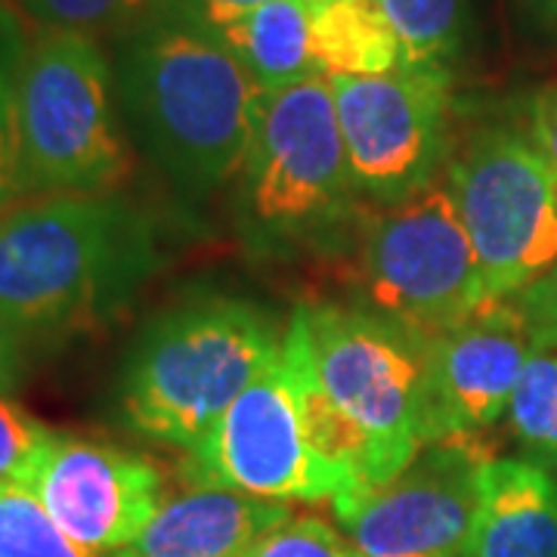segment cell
I'll return each mask as SVG.
<instances>
[{"label":"cell","mask_w":557,"mask_h":557,"mask_svg":"<svg viewBox=\"0 0 557 557\" xmlns=\"http://www.w3.org/2000/svg\"><path fill=\"white\" fill-rule=\"evenodd\" d=\"M28 347L13 332V325L0 317V394L13 397L22 387V381L28 375Z\"/></svg>","instance_id":"obj_26"},{"label":"cell","mask_w":557,"mask_h":557,"mask_svg":"<svg viewBox=\"0 0 557 557\" xmlns=\"http://www.w3.org/2000/svg\"><path fill=\"white\" fill-rule=\"evenodd\" d=\"M28 490L65 536L109 557L124 552L168 498L156 458L62 431L47 446Z\"/></svg>","instance_id":"obj_13"},{"label":"cell","mask_w":557,"mask_h":557,"mask_svg":"<svg viewBox=\"0 0 557 557\" xmlns=\"http://www.w3.org/2000/svg\"><path fill=\"white\" fill-rule=\"evenodd\" d=\"M127 137L183 199L239 174L258 87L220 35L177 7L109 44Z\"/></svg>","instance_id":"obj_2"},{"label":"cell","mask_w":557,"mask_h":557,"mask_svg":"<svg viewBox=\"0 0 557 557\" xmlns=\"http://www.w3.org/2000/svg\"><path fill=\"white\" fill-rule=\"evenodd\" d=\"M391 22L406 65L443 69L461 53L465 0H375Z\"/></svg>","instance_id":"obj_20"},{"label":"cell","mask_w":557,"mask_h":557,"mask_svg":"<svg viewBox=\"0 0 557 557\" xmlns=\"http://www.w3.org/2000/svg\"><path fill=\"white\" fill-rule=\"evenodd\" d=\"M508 300L523 319L533 347L557 350V263Z\"/></svg>","instance_id":"obj_25"},{"label":"cell","mask_w":557,"mask_h":557,"mask_svg":"<svg viewBox=\"0 0 557 557\" xmlns=\"http://www.w3.org/2000/svg\"><path fill=\"white\" fill-rule=\"evenodd\" d=\"M159 267L156 220L119 193L25 199L0 214V317L32 357L119 322Z\"/></svg>","instance_id":"obj_1"},{"label":"cell","mask_w":557,"mask_h":557,"mask_svg":"<svg viewBox=\"0 0 557 557\" xmlns=\"http://www.w3.org/2000/svg\"><path fill=\"white\" fill-rule=\"evenodd\" d=\"M536 354L511 300H493L474 317L424 338L418 391L421 446L480 437L511 403L523 366Z\"/></svg>","instance_id":"obj_12"},{"label":"cell","mask_w":557,"mask_h":557,"mask_svg":"<svg viewBox=\"0 0 557 557\" xmlns=\"http://www.w3.org/2000/svg\"><path fill=\"white\" fill-rule=\"evenodd\" d=\"M304 3H325V0H304Z\"/></svg>","instance_id":"obj_30"},{"label":"cell","mask_w":557,"mask_h":557,"mask_svg":"<svg viewBox=\"0 0 557 557\" xmlns=\"http://www.w3.org/2000/svg\"><path fill=\"white\" fill-rule=\"evenodd\" d=\"M218 35L258 90L322 78L310 44V7L304 0H270L218 28Z\"/></svg>","instance_id":"obj_16"},{"label":"cell","mask_w":557,"mask_h":557,"mask_svg":"<svg viewBox=\"0 0 557 557\" xmlns=\"http://www.w3.org/2000/svg\"><path fill=\"white\" fill-rule=\"evenodd\" d=\"M490 458L480 437L424 443L391 483L332 511L366 557H468Z\"/></svg>","instance_id":"obj_10"},{"label":"cell","mask_w":557,"mask_h":557,"mask_svg":"<svg viewBox=\"0 0 557 557\" xmlns=\"http://www.w3.org/2000/svg\"><path fill=\"white\" fill-rule=\"evenodd\" d=\"M0 557H109L60 530L28 486L0 483Z\"/></svg>","instance_id":"obj_22"},{"label":"cell","mask_w":557,"mask_h":557,"mask_svg":"<svg viewBox=\"0 0 557 557\" xmlns=\"http://www.w3.org/2000/svg\"><path fill=\"white\" fill-rule=\"evenodd\" d=\"M523 20L557 50V0H518Z\"/></svg>","instance_id":"obj_29"},{"label":"cell","mask_w":557,"mask_h":557,"mask_svg":"<svg viewBox=\"0 0 557 557\" xmlns=\"http://www.w3.org/2000/svg\"><path fill=\"white\" fill-rule=\"evenodd\" d=\"M530 137H533V143L542 149V156L552 161V168L557 171V81L548 84L533 100Z\"/></svg>","instance_id":"obj_27"},{"label":"cell","mask_w":557,"mask_h":557,"mask_svg":"<svg viewBox=\"0 0 557 557\" xmlns=\"http://www.w3.org/2000/svg\"><path fill=\"white\" fill-rule=\"evenodd\" d=\"M295 313L325 394L369 443L379 490L421 449L418 391L424 338L357 304H304Z\"/></svg>","instance_id":"obj_8"},{"label":"cell","mask_w":557,"mask_h":557,"mask_svg":"<svg viewBox=\"0 0 557 557\" xmlns=\"http://www.w3.org/2000/svg\"><path fill=\"white\" fill-rule=\"evenodd\" d=\"M236 180L239 226L255 248L325 239L354 218L359 189L329 78L260 90Z\"/></svg>","instance_id":"obj_5"},{"label":"cell","mask_w":557,"mask_h":557,"mask_svg":"<svg viewBox=\"0 0 557 557\" xmlns=\"http://www.w3.org/2000/svg\"><path fill=\"white\" fill-rule=\"evenodd\" d=\"M446 189L490 300H508L557 263V171L530 131L493 124L456 146Z\"/></svg>","instance_id":"obj_7"},{"label":"cell","mask_w":557,"mask_h":557,"mask_svg":"<svg viewBox=\"0 0 557 557\" xmlns=\"http://www.w3.org/2000/svg\"><path fill=\"white\" fill-rule=\"evenodd\" d=\"M20 161L25 199L119 193L131 174V137L102 40L78 32H38L28 40Z\"/></svg>","instance_id":"obj_4"},{"label":"cell","mask_w":557,"mask_h":557,"mask_svg":"<svg viewBox=\"0 0 557 557\" xmlns=\"http://www.w3.org/2000/svg\"><path fill=\"white\" fill-rule=\"evenodd\" d=\"M505 424L527 461L557 471V350H536L523 366Z\"/></svg>","instance_id":"obj_19"},{"label":"cell","mask_w":557,"mask_h":557,"mask_svg":"<svg viewBox=\"0 0 557 557\" xmlns=\"http://www.w3.org/2000/svg\"><path fill=\"white\" fill-rule=\"evenodd\" d=\"M25 50V25L0 3V214L25 201L20 161V72Z\"/></svg>","instance_id":"obj_21"},{"label":"cell","mask_w":557,"mask_h":557,"mask_svg":"<svg viewBox=\"0 0 557 557\" xmlns=\"http://www.w3.org/2000/svg\"><path fill=\"white\" fill-rule=\"evenodd\" d=\"M245 557H366L344 530L313 515H292L251 545Z\"/></svg>","instance_id":"obj_24"},{"label":"cell","mask_w":557,"mask_h":557,"mask_svg":"<svg viewBox=\"0 0 557 557\" xmlns=\"http://www.w3.org/2000/svg\"><path fill=\"white\" fill-rule=\"evenodd\" d=\"M285 329L260 304L226 295L168 307L124 357L115 391L121 424L189 456L276 359Z\"/></svg>","instance_id":"obj_3"},{"label":"cell","mask_w":557,"mask_h":557,"mask_svg":"<svg viewBox=\"0 0 557 557\" xmlns=\"http://www.w3.org/2000/svg\"><path fill=\"white\" fill-rule=\"evenodd\" d=\"M359 196L381 208L412 199L453 159V81L443 69L329 78Z\"/></svg>","instance_id":"obj_9"},{"label":"cell","mask_w":557,"mask_h":557,"mask_svg":"<svg viewBox=\"0 0 557 557\" xmlns=\"http://www.w3.org/2000/svg\"><path fill=\"white\" fill-rule=\"evenodd\" d=\"M292 515L285 502L189 483L183 493L164 498L146 530L112 557H245L263 533Z\"/></svg>","instance_id":"obj_14"},{"label":"cell","mask_w":557,"mask_h":557,"mask_svg":"<svg viewBox=\"0 0 557 557\" xmlns=\"http://www.w3.org/2000/svg\"><path fill=\"white\" fill-rule=\"evenodd\" d=\"M20 20L38 32H78L97 40H112L146 22L186 7L183 0H3Z\"/></svg>","instance_id":"obj_18"},{"label":"cell","mask_w":557,"mask_h":557,"mask_svg":"<svg viewBox=\"0 0 557 557\" xmlns=\"http://www.w3.org/2000/svg\"><path fill=\"white\" fill-rule=\"evenodd\" d=\"M468 557H557V478L548 468L486 461Z\"/></svg>","instance_id":"obj_15"},{"label":"cell","mask_w":557,"mask_h":557,"mask_svg":"<svg viewBox=\"0 0 557 557\" xmlns=\"http://www.w3.org/2000/svg\"><path fill=\"white\" fill-rule=\"evenodd\" d=\"M310 7V44L322 78H366L403 65L399 40L375 0H325Z\"/></svg>","instance_id":"obj_17"},{"label":"cell","mask_w":557,"mask_h":557,"mask_svg":"<svg viewBox=\"0 0 557 557\" xmlns=\"http://www.w3.org/2000/svg\"><path fill=\"white\" fill-rule=\"evenodd\" d=\"M53 437V428L25 412L13 397L0 394V483L32 486Z\"/></svg>","instance_id":"obj_23"},{"label":"cell","mask_w":557,"mask_h":557,"mask_svg":"<svg viewBox=\"0 0 557 557\" xmlns=\"http://www.w3.org/2000/svg\"><path fill=\"white\" fill-rule=\"evenodd\" d=\"M186 483H214L270 502H335L338 480L313 456L285 350L220 416L183 461Z\"/></svg>","instance_id":"obj_11"},{"label":"cell","mask_w":557,"mask_h":557,"mask_svg":"<svg viewBox=\"0 0 557 557\" xmlns=\"http://www.w3.org/2000/svg\"><path fill=\"white\" fill-rule=\"evenodd\" d=\"M183 3H186L205 25H211V28L218 32V28L230 25V22L239 20L245 13H251V10H258V7L270 3V0H183Z\"/></svg>","instance_id":"obj_28"},{"label":"cell","mask_w":557,"mask_h":557,"mask_svg":"<svg viewBox=\"0 0 557 557\" xmlns=\"http://www.w3.org/2000/svg\"><path fill=\"white\" fill-rule=\"evenodd\" d=\"M354 278L357 307L421 338H434L493 304L446 180L362 223Z\"/></svg>","instance_id":"obj_6"}]
</instances>
